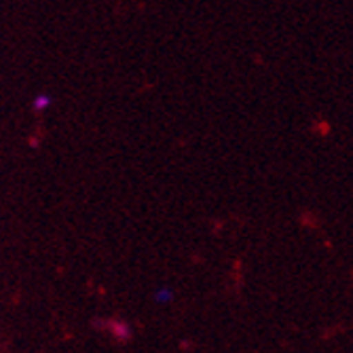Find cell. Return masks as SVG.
Returning <instances> with one entry per match:
<instances>
[{
  "label": "cell",
  "mask_w": 353,
  "mask_h": 353,
  "mask_svg": "<svg viewBox=\"0 0 353 353\" xmlns=\"http://www.w3.org/2000/svg\"><path fill=\"white\" fill-rule=\"evenodd\" d=\"M106 330L110 332V336L114 341H121V343H127V341H132L134 336V330L130 324H125L121 322V319H110V322L106 324Z\"/></svg>",
  "instance_id": "obj_1"
},
{
  "label": "cell",
  "mask_w": 353,
  "mask_h": 353,
  "mask_svg": "<svg viewBox=\"0 0 353 353\" xmlns=\"http://www.w3.org/2000/svg\"><path fill=\"white\" fill-rule=\"evenodd\" d=\"M51 104H53V100H51L49 93H39L34 98V102H32V108H34L37 112H45Z\"/></svg>",
  "instance_id": "obj_2"
},
{
  "label": "cell",
  "mask_w": 353,
  "mask_h": 353,
  "mask_svg": "<svg viewBox=\"0 0 353 353\" xmlns=\"http://www.w3.org/2000/svg\"><path fill=\"white\" fill-rule=\"evenodd\" d=\"M154 301H157L159 305H168V303L174 301V292L170 290V288H161V290H157V292H154Z\"/></svg>",
  "instance_id": "obj_3"
}]
</instances>
